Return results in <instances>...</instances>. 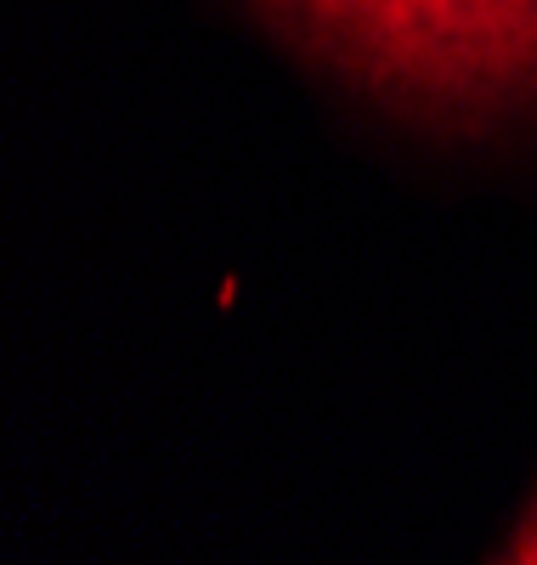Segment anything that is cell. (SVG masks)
<instances>
[{"label":"cell","mask_w":537,"mask_h":565,"mask_svg":"<svg viewBox=\"0 0 537 565\" xmlns=\"http://www.w3.org/2000/svg\"><path fill=\"white\" fill-rule=\"evenodd\" d=\"M312 52L435 125L537 108V0H266Z\"/></svg>","instance_id":"cell-1"},{"label":"cell","mask_w":537,"mask_h":565,"mask_svg":"<svg viewBox=\"0 0 537 565\" xmlns=\"http://www.w3.org/2000/svg\"><path fill=\"white\" fill-rule=\"evenodd\" d=\"M504 559H515V565H537V498L526 503V521L515 526V537H509V554Z\"/></svg>","instance_id":"cell-2"}]
</instances>
